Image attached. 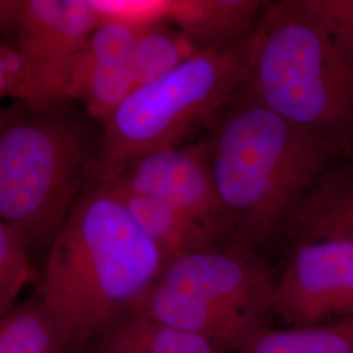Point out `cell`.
Here are the masks:
<instances>
[{
  "label": "cell",
  "mask_w": 353,
  "mask_h": 353,
  "mask_svg": "<svg viewBox=\"0 0 353 353\" xmlns=\"http://www.w3.org/2000/svg\"><path fill=\"white\" fill-rule=\"evenodd\" d=\"M106 188L159 198L221 237L232 232L216 192L205 143L179 144L141 156Z\"/></svg>",
  "instance_id": "9"
},
{
  "label": "cell",
  "mask_w": 353,
  "mask_h": 353,
  "mask_svg": "<svg viewBox=\"0 0 353 353\" xmlns=\"http://www.w3.org/2000/svg\"><path fill=\"white\" fill-rule=\"evenodd\" d=\"M164 265L113 192L89 185L48 249L36 296L80 352L131 313Z\"/></svg>",
  "instance_id": "1"
},
{
  "label": "cell",
  "mask_w": 353,
  "mask_h": 353,
  "mask_svg": "<svg viewBox=\"0 0 353 353\" xmlns=\"http://www.w3.org/2000/svg\"><path fill=\"white\" fill-rule=\"evenodd\" d=\"M29 250L24 239L0 219V318L19 303L32 278Z\"/></svg>",
  "instance_id": "19"
},
{
  "label": "cell",
  "mask_w": 353,
  "mask_h": 353,
  "mask_svg": "<svg viewBox=\"0 0 353 353\" xmlns=\"http://www.w3.org/2000/svg\"><path fill=\"white\" fill-rule=\"evenodd\" d=\"M201 50L191 38L168 23L143 30L130 57L135 87L139 88L170 74Z\"/></svg>",
  "instance_id": "18"
},
{
  "label": "cell",
  "mask_w": 353,
  "mask_h": 353,
  "mask_svg": "<svg viewBox=\"0 0 353 353\" xmlns=\"http://www.w3.org/2000/svg\"><path fill=\"white\" fill-rule=\"evenodd\" d=\"M239 90L205 147L232 232L245 242H265L341 156Z\"/></svg>",
  "instance_id": "2"
},
{
  "label": "cell",
  "mask_w": 353,
  "mask_h": 353,
  "mask_svg": "<svg viewBox=\"0 0 353 353\" xmlns=\"http://www.w3.org/2000/svg\"><path fill=\"white\" fill-rule=\"evenodd\" d=\"M89 353H125V352H119V351H115L113 348H110V347H108L106 344H103L102 341H99L96 345H94V348H92L90 350V352Z\"/></svg>",
  "instance_id": "24"
},
{
  "label": "cell",
  "mask_w": 353,
  "mask_h": 353,
  "mask_svg": "<svg viewBox=\"0 0 353 353\" xmlns=\"http://www.w3.org/2000/svg\"><path fill=\"white\" fill-rule=\"evenodd\" d=\"M285 225L299 241H353V157L339 159L294 207Z\"/></svg>",
  "instance_id": "12"
},
{
  "label": "cell",
  "mask_w": 353,
  "mask_h": 353,
  "mask_svg": "<svg viewBox=\"0 0 353 353\" xmlns=\"http://www.w3.org/2000/svg\"><path fill=\"white\" fill-rule=\"evenodd\" d=\"M141 32L123 23H101L77 61L68 100L81 103L83 110L101 125L137 89L130 57Z\"/></svg>",
  "instance_id": "10"
},
{
  "label": "cell",
  "mask_w": 353,
  "mask_h": 353,
  "mask_svg": "<svg viewBox=\"0 0 353 353\" xmlns=\"http://www.w3.org/2000/svg\"><path fill=\"white\" fill-rule=\"evenodd\" d=\"M137 313L156 323L204 338L223 353H237L259 331L267 316L242 313L154 281L135 305Z\"/></svg>",
  "instance_id": "11"
},
{
  "label": "cell",
  "mask_w": 353,
  "mask_h": 353,
  "mask_svg": "<svg viewBox=\"0 0 353 353\" xmlns=\"http://www.w3.org/2000/svg\"><path fill=\"white\" fill-rule=\"evenodd\" d=\"M272 314L290 326L353 316V241H299L274 283Z\"/></svg>",
  "instance_id": "7"
},
{
  "label": "cell",
  "mask_w": 353,
  "mask_h": 353,
  "mask_svg": "<svg viewBox=\"0 0 353 353\" xmlns=\"http://www.w3.org/2000/svg\"><path fill=\"white\" fill-rule=\"evenodd\" d=\"M265 3L258 0H169L166 23L201 49L249 37Z\"/></svg>",
  "instance_id": "14"
},
{
  "label": "cell",
  "mask_w": 353,
  "mask_h": 353,
  "mask_svg": "<svg viewBox=\"0 0 353 353\" xmlns=\"http://www.w3.org/2000/svg\"><path fill=\"white\" fill-rule=\"evenodd\" d=\"M100 24L117 21L138 29L166 23L169 0H89Z\"/></svg>",
  "instance_id": "20"
},
{
  "label": "cell",
  "mask_w": 353,
  "mask_h": 353,
  "mask_svg": "<svg viewBox=\"0 0 353 353\" xmlns=\"http://www.w3.org/2000/svg\"><path fill=\"white\" fill-rule=\"evenodd\" d=\"M156 281L242 313L272 314L274 281L245 246L179 255L165 263Z\"/></svg>",
  "instance_id": "8"
},
{
  "label": "cell",
  "mask_w": 353,
  "mask_h": 353,
  "mask_svg": "<svg viewBox=\"0 0 353 353\" xmlns=\"http://www.w3.org/2000/svg\"><path fill=\"white\" fill-rule=\"evenodd\" d=\"M241 90L353 157V63L305 0L265 3Z\"/></svg>",
  "instance_id": "3"
},
{
  "label": "cell",
  "mask_w": 353,
  "mask_h": 353,
  "mask_svg": "<svg viewBox=\"0 0 353 353\" xmlns=\"http://www.w3.org/2000/svg\"><path fill=\"white\" fill-rule=\"evenodd\" d=\"M0 353H71L55 318L37 296L0 318Z\"/></svg>",
  "instance_id": "17"
},
{
  "label": "cell",
  "mask_w": 353,
  "mask_h": 353,
  "mask_svg": "<svg viewBox=\"0 0 353 353\" xmlns=\"http://www.w3.org/2000/svg\"><path fill=\"white\" fill-rule=\"evenodd\" d=\"M353 63V0H305Z\"/></svg>",
  "instance_id": "21"
},
{
  "label": "cell",
  "mask_w": 353,
  "mask_h": 353,
  "mask_svg": "<svg viewBox=\"0 0 353 353\" xmlns=\"http://www.w3.org/2000/svg\"><path fill=\"white\" fill-rule=\"evenodd\" d=\"M75 102L0 108V219L49 249L87 191L101 132Z\"/></svg>",
  "instance_id": "4"
},
{
  "label": "cell",
  "mask_w": 353,
  "mask_h": 353,
  "mask_svg": "<svg viewBox=\"0 0 353 353\" xmlns=\"http://www.w3.org/2000/svg\"><path fill=\"white\" fill-rule=\"evenodd\" d=\"M108 189L122 203L140 230L163 252L165 263L183 254L217 246L221 236L174 205L151 195Z\"/></svg>",
  "instance_id": "13"
},
{
  "label": "cell",
  "mask_w": 353,
  "mask_h": 353,
  "mask_svg": "<svg viewBox=\"0 0 353 353\" xmlns=\"http://www.w3.org/2000/svg\"><path fill=\"white\" fill-rule=\"evenodd\" d=\"M23 90V67L13 45L0 42V100L19 101Z\"/></svg>",
  "instance_id": "22"
},
{
  "label": "cell",
  "mask_w": 353,
  "mask_h": 353,
  "mask_svg": "<svg viewBox=\"0 0 353 353\" xmlns=\"http://www.w3.org/2000/svg\"><path fill=\"white\" fill-rule=\"evenodd\" d=\"M21 0H0V36L13 34L16 37Z\"/></svg>",
  "instance_id": "23"
},
{
  "label": "cell",
  "mask_w": 353,
  "mask_h": 353,
  "mask_svg": "<svg viewBox=\"0 0 353 353\" xmlns=\"http://www.w3.org/2000/svg\"><path fill=\"white\" fill-rule=\"evenodd\" d=\"M249 37L199 51L170 74L135 89L102 125L90 185L109 186L141 156L182 144L241 88Z\"/></svg>",
  "instance_id": "5"
},
{
  "label": "cell",
  "mask_w": 353,
  "mask_h": 353,
  "mask_svg": "<svg viewBox=\"0 0 353 353\" xmlns=\"http://www.w3.org/2000/svg\"><path fill=\"white\" fill-rule=\"evenodd\" d=\"M99 24L89 0H21L14 45L23 67L19 101L71 102L76 64Z\"/></svg>",
  "instance_id": "6"
},
{
  "label": "cell",
  "mask_w": 353,
  "mask_h": 353,
  "mask_svg": "<svg viewBox=\"0 0 353 353\" xmlns=\"http://www.w3.org/2000/svg\"><path fill=\"white\" fill-rule=\"evenodd\" d=\"M97 341L125 353H223L214 343L128 313Z\"/></svg>",
  "instance_id": "16"
},
{
  "label": "cell",
  "mask_w": 353,
  "mask_h": 353,
  "mask_svg": "<svg viewBox=\"0 0 353 353\" xmlns=\"http://www.w3.org/2000/svg\"><path fill=\"white\" fill-rule=\"evenodd\" d=\"M237 353H353V316L310 326L267 327Z\"/></svg>",
  "instance_id": "15"
}]
</instances>
